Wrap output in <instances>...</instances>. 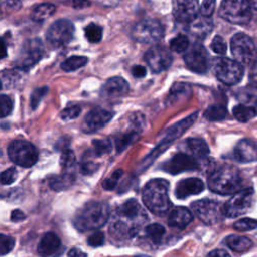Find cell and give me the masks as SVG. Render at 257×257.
I'll list each match as a JSON object with an SVG mask.
<instances>
[{"label":"cell","instance_id":"1","mask_svg":"<svg viewBox=\"0 0 257 257\" xmlns=\"http://www.w3.org/2000/svg\"><path fill=\"white\" fill-rule=\"evenodd\" d=\"M148 221V216L141 205L131 199L115 210L108 231L116 241H127L135 238L142 226Z\"/></svg>","mask_w":257,"mask_h":257},{"label":"cell","instance_id":"2","mask_svg":"<svg viewBox=\"0 0 257 257\" xmlns=\"http://www.w3.org/2000/svg\"><path fill=\"white\" fill-rule=\"evenodd\" d=\"M108 218V205L100 201H91L78 210L73 218V225L80 232L96 230L102 227Z\"/></svg>","mask_w":257,"mask_h":257},{"label":"cell","instance_id":"3","mask_svg":"<svg viewBox=\"0 0 257 257\" xmlns=\"http://www.w3.org/2000/svg\"><path fill=\"white\" fill-rule=\"evenodd\" d=\"M168 191L169 183L166 180H152L143 190V202L152 213L159 216L165 215L172 206Z\"/></svg>","mask_w":257,"mask_h":257},{"label":"cell","instance_id":"4","mask_svg":"<svg viewBox=\"0 0 257 257\" xmlns=\"http://www.w3.org/2000/svg\"><path fill=\"white\" fill-rule=\"evenodd\" d=\"M241 176L238 170L231 166H223L215 170L208 178L211 191L220 195H231L241 187Z\"/></svg>","mask_w":257,"mask_h":257},{"label":"cell","instance_id":"5","mask_svg":"<svg viewBox=\"0 0 257 257\" xmlns=\"http://www.w3.org/2000/svg\"><path fill=\"white\" fill-rule=\"evenodd\" d=\"M219 15L233 24H246L253 16L250 0H223Z\"/></svg>","mask_w":257,"mask_h":257},{"label":"cell","instance_id":"6","mask_svg":"<svg viewBox=\"0 0 257 257\" xmlns=\"http://www.w3.org/2000/svg\"><path fill=\"white\" fill-rule=\"evenodd\" d=\"M211 65L216 77L227 85L238 83L244 75L243 65L237 60L227 57H216L211 61Z\"/></svg>","mask_w":257,"mask_h":257},{"label":"cell","instance_id":"7","mask_svg":"<svg viewBox=\"0 0 257 257\" xmlns=\"http://www.w3.org/2000/svg\"><path fill=\"white\" fill-rule=\"evenodd\" d=\"M231 52L242 65L253 66L257 62V48L253 39L245 33H237L231 38Z\"/></svg>","mask_w":257,"mask_h":257},{"label":"cell","instance_id":"8","mask_svg":"<svg viewBox=\"0 0 257 257\" xmlns=\"http://www.w3.org/2000/svg\"><path fill=\"white\" fill-rule=\"evenodd\" d=\"M198 116V112H194L193 114H190L189 116H187L186 118L182 119L181 121H179L178 123H175L174 125H172L171 127L168 128V131L166 132V135L164 136V139L162 140V142L158 145V147L151 152V154L144 160V167L146 168L148 167L152 162H154V160L160 155L162 154L168 147H170V145L177 140L179 137H181L196 120Z\"/></svg>","mask_w":257,"mask_h":257},{"label":"cell","instance_id":"9","mask_svg":"<svg viewBox=\"0 0 257 257\" xmlns=\"http://www.w3.org/2000/svg\"><path fill=\"white\" fill-rule=\"evenodd\" d=\"M9 159L24 168L32 167L38 160L37 149L31 143L23 140L13 141L7 148Z\"/></svg>","mask_w":257,"mask_h":257},{"label":"cell","instance_id":"10","mask_svg":"<svg viewBox=\"0 0 257 257\" xmlns=\"http://www.w3.org/2000/svg\"><path fill=\"white\" fill-rule=\"evenodd\" d=\"M255 193L252 188H246L234 193V195L224 204V214L226 217H239L252 208Z\"/></svg>","mask_w":257,"mask_h":257},{"label":"cell","instance_id":"11","mask_svg":"<svg viewBox=\"0 0 257 257\" xmlns=\"http://www.w3.org/2000/svg\"><path fill=\"white\" fill-rule=\"evenodd\" d=\"M191 207L194 214L206 225L218 224L225 216L224 207L215 200H198L192 203Z\"/></svg>","mask_w":257,"mask_h":257},{"label":"cell","instance_id":"12","mask_svg":"<svg viewBox=\"0 0 257 257\" xmlns=\"http://www.w3.org/2000/svg\"><path fill=\"white\" fill-rule=\"evenodd\" d=\"M44 46L39 38H32L26 40L18 53L16 58V67L27 71L34 66L43 56Z\"/></svg>","mask_w":257,"mask_h":257},{"label":"cell","instance_id":"13","mask_svg":"<svg viewBox=\"0 0 257 257\" xmlns=\"http://www.w3.org/2000/svg\"><path fill=\"white\" fill-rule=\"evenodd\" d=\"M164 27L160 21L156 19H144L138 22L133 30V38L142 43H156L164 36Z\"/></svg>","mask_w":257,"mask_h":257},{"label":"cell","instance_id":"14","mask_svg":"<svg viewBox=\"0 0 257 257\" xmlns=\"http://www.w3.org/2000/svg\"><path fill=\"white\" fill-rule=\"evenodd\" d=\"M74 26L67 19H59L53 22L47 30L46 39L48 43L55 48L66 45L72 39Z\"/></svg>","mask_w":257,"mask_h":257},{"label":"cell","instance_id":"15","mask_svg":"<svg viewBox=\"0 0 257 257\" xmlns=\"http://www.w3.org/2000/svg\"><path fill=\"white\" fill-rule=\"evenodd\" d=\"M187 67L196 73H205L209 68V55L203 44L196 42L191 45L184 55Z\"/></svg>","mask_w":257,"mask_h":257},{"label":"cell","instance_id":"16","mask_svg":"<svg viewBox=\"0 0 257 257\" xmlns=\"http://www.w3.org/2000/svg\"><path fill=\"white\" fill-rule=\"evenodd\" d=\"M145 60L152 71L159 73L170 67L173 56L168 48L162 45H155L145 53Z\"/></svg>","mask_w":257,"mask_h":257},{"label":"cell","instance_id":"17","mask_svg":"<svg viewBox=\"0 0 257 257\" xmlns=\"http://www.w3.org/2000/svg\"><path fill=\"white\" fill-rule=\"evenodd\" d=\"M162 168L164 171L176 175L185 171L197 170L199 168V163L192 155L178 153L173 156L169 161L165 162Z\"/></svg>","mask_w":257,"mask_h":257},{"label":"cell","instance_id":"18","mask_svg":"<svg viewBox=\"0 0 257 257\" xmlns=\"http://www.w3.org/2000/svg\"><path fill=\"white\" fill-rule=\"evenodd\" d=\"M199 0H173V15L184 23H189L199 16Z\"/></svg>","mask_w":257,"mask_h":257},{"label":"cell","instance_id":"19","mask_svg":"<svg viewBox=\"0 0 257 257\" xmlns=\"http://www.w3.org/2000/svg\"><path fill=\"white\" fill-rule=\"evenodd\" d=\"M113 116L111 111L101 107L92 108L84 117L82 122V131L85 133H94L103 127Z\"/></svg>","mask_w":257,"mask_h":257},{"label":"cell","instance_id":"20","mask_svg":"<svg viewBox=\"0 0 257 257\" xmlns=\"http://www.w3.org/2000/svg\"><path fill=\"white\" fill-rule=\"evenodd\" d=\"M128 83L119 76H114L109 78L101 87L100 93L103 97L114 98L120 97L127 93L128 91Z\"/></svg>","mask_w":257,"mask_h":257},{"label":"cell","instance_id":"21","mask_svg":"<svg viewBox=\"0 0 257 257\" xmlns=\"http://www.w3.org/2000/svg\"><path fill=\"white\" fill-rule=\"evenodd\" d=\"M204 183L198 178H188L180 181L175 190V195L179 199H185L192 195H197L204 190Z\"/></svg>","mask_w":257,"mask_h":257},{"label":"cell","instance_id":"22","mask_svg":"<svg viewBox=\"0 0 257 257\" xmlns=\"http://www.w3.org/2000/svg\"><path fill=\"white\" fill-rule=\"evenodd\" d=\"M233 157L241 163L257 161V146L249 140H241L233 151Z\"/></svg>","mask_w":257,"mask_h":257},{"label":"cell","instance_id":"23","mask_svg":"<svg viewBox=\"0 0 257 257\" xmlns=\"http://www.w3.org/2000/svg\"><path fill=\"white\" fill-rule=\"evenodd\" d=\"M193 221L192 213L185 207H177L174 209L168 219V223L170 226L184 229Z\"/></svg>","mask_w":257,"mask_h":257},{"label":"cell","instance_id":"24","mask_svg":"<svg viewBox=\"0 0 257 257\" xmlns=\"http://www.w3.org/2000/svg\"><path fill=\"white\" fill-rule=\"evenodd\" d=\"M188 24H189V27H188L189 32L198 38L206 37L213 28V23L211 19L203 15L202 17L198 16Z\"/></svg>","mask_w":257,"mask_h":257},{"label":"cell","instance_id":"25","mask_svg":"<svg viewBox=\"0 0 257 257\" xmlns=\"http://www.w3.org/2000/svg\"><path fill=\"white\" fill-rule=\"evenodd\" d=\"M60 246V240L53 232H48L43 235L38 243L37 251L42 256H48L54 254Z\"/></svg>","mask_w":257,"mask_h":257},{"label":"cell","instance_id":"26","mask_svg":"<svg viewBox=\"0 0 257 257\" xmlns=\"http://www.w3.org/2000/svg\"><path fill=\"white\" fill-rule=\"evenodd\" d=\"M187 150L196 158H205L210 150L207 143L200 138H190L185 142Z\"/></svg>","mask_w":257,"mask_h":257},{"label":"cell","instance_id":"27","mask_svg":"<svg viewBox=\"0 0 257 257\" xmlns=\"http://www.w3.org/2000/svg\"><path fill=\"white\" fill-rule=\"evenodd\" d=\"M74 181H75V176L72 173L65 172L63 174L52 177L49 180V187L53 191L60 192V191L66 190L70 186H72Z\"/></svg>","mask_w":257,"mask_h":257},{"label":"cell","instance_id":"28","mask_svg":"<svg viewBox=\"0 0 257 257\" xmlns=\"http://www.w3.org/2000/svg\"><path fill=\"white\" fill-rule=\"evenodd\" d=\"M23 72H26L18 67L13 69H5L1 74L2 87H15L21 81L23 77Z\"/></svg>","mask_w":257,"mask_h":257},{"label":"cell","instance_id":"29","mask_svg":"<svg viewBox=\"0 0 257 257\" xmlns=\"http://www.w3.org/2000/svg\"><path fill=\"white\" fill-rule=\"evenodd\" d=\"M227 246L235 252H244L250 249L253 245L252 241L245 236L240 235H230L225 239Z\"/></svg>","mask_w":257,"mask_h":257},{"label":"cell","instance_id":"30","mask_svg":"<svg viewBox=\"0 0 257 257\" xmlns=\"http://www.w3.org/2000/svg\"><path fill=\"white\" fill-rule=\"evenodd\" d=\"M192 92L191 86L188 83L185 82H177L175 83L169 93V100L172 103H176L179 102L183 99H185V97H188Z\"/></svg>","mask_w":257,"mask_h":257},{"label":"cell","instance_id":"31","mask_svg":"<svg viewBox=\"0 0 257 257\" xmlns=\"http://www.w3.org/2000/svg\"><path fill=\"white\" fill-rule=\"evenodd\" d=\"M55 5L52 3H42L34 7L31 13V17L34 21L41 22L52 16L55 12Z\"/></svg>","mask_w":257,"mask_h":257},{"label":"cell","instance_id":"32","mask_svg":"<svg viewBox=\"0 0 257 257\" xmlns=\"http://www.w3.org/2000/svg\"><path fill=\"white\" fill-rule=\"evenodd\" d=\"M256 113L257 111L254 107L245 104H238L233 108L234 116L241 122L249 121L256 115Z\"/></svg>","mask_w":257,"mask_h":257},{"label":"cell","instance_id":"33","mask_svg":"<svg viewBox=\"0 0 257 257\" xmlns=\"http://www.w3.org/2000/svg\"><path fill=\"white\" fill-rule=\"evenodd\" d=\"M226 116H227V108L222 104H213L209 106L204 112V117L210 121L222 120Z\"/></svg>","mask_w":257,"mask_h":257},{"label":"cell","instance_id":"34","mask_svg":"<svg viewBox=\"0 0 257 257\" xmlns=\"http://www.w3.org/2000/svg\"><path fill=\"white\" fill-rule=\"evenodd\" d=\"M88 59L86 56H79V55H73L68 58H66L61 63V68L64 71H74L82 66H84L87 63Z\"/></svg>","mask_w":257,"mask_h":257},{"label":"cell","instance_id":"35","mask_svg":"<svg viewBox=\"0 0 257 257\" xmlns=\"http://www.w3.org/2000/svg\"><path fill=\"white\" fill-rule=\"evenodd\" d=\"M96 157L92 150L85 152L83 159L80 163V172L83 175H92L98 169V165L93 162L92 158Z\"/></svg>","mask_w":257,"mask_h":257},{"label":"cell","instance_id":"36","mask_svg":"<svg viewBox=\"0 0 257 257\" xmlns=\"http://www.w3.org/2000/svg\"><path fill=\"white\" fill-rule=\"evenodd\" d=\"M111 149H112V146L109 139L92 141V152L97 158L110 153Z\"/></svg>","mask_w":257,"mask_h":257},{"label":"cell","instance_id":"37","mask_svg":"<svg viewBox=\"0 0 257 257\" xmlns=\"http://www.w3.org/2000/svg\"><path fill=\"white\" fill-rule=\"evenodd\" d=\"M84 34L90 43L99 42L102 38V27L95 23H90L85 27Z\"/></svg>","mask_w":257,"mask_h":257},{"label":"cell","instance_id":"38","mask_svg":"<svg viewBox=\"0 0 257 257\" xmlns=\"http://www.w3.org/2000/svg\"><path fill=\"white\" fill-rule=\"evenodd\" d=\"M189 45V38L184 34H179L170 41V49L179 53L186 51Z\"/></svg>","mask_w":257,"mask_h":257},{"label":"cell","instance_id":"39","mask_svg":"<svg viewBox=\"0 0 257 257\" xmlns=\"http://www.w3.org/2000/svg\"><path fill=\"white\" fill-rule=\"evenodd\" d=\"M146 233H147V236L154 242H160L165 233H166V230L165 228L161 225V224H158V223H155V224H151V225H148L146 227Z\"/></svg>","mask_w":257,"mask_h":257},{"label":"cell","instance_id":"40","mask_svg":"<svg viewBox=\"0 0 257 257\" xmlns=\"http://www.w3.org/2000/svg\"><path fill=\"white\" fill-rule=\"evenodd\" d=\"M137 138V133L136 132H128L125 134H121L115 138V147H116V152H121L123 151L128 145H131L135 139Z\"/></svg>","mask_w":257,"mask_h":257},{"label":"cell","instance_id":"41","mask_svg":"<svg viewBox=\"0 0 257 257\" xmlns=\"http://www.w3.org/2000/svg\"><path fill=\"white\" fill-rule=\"evenodd\" d=\"M233 228L240 232L250 231L257 228V221L251 218H242L234 223Z\"/></svg>","mask_w":257,"mask_h":257},{"label":"cell","instance_id":"42","mask_svg":"<svg viewBox=\"0 0 257 257\" xmlns=\"http://www.w3.org/2000/svg\"><path fill=\"white\" fill-rule=\"evenodd\" d=\"M60 165L63 169L69 170L75 165V155L71 150H64L60 157Z\"/></svg>","mask_w":257,"mask_h":257},{"label":"cell","instance_id":"43","mask_svg":"<svg viewBox=\"0 0 257 257\" xmlns=\"http://www.w3.org/2000/svg\"><path fill=\"white\" fill-rule=\"evenodd\" d=\"M47 91H48L47 86L38 87L33 90V92L31 93V96H30V106L32 109H35L38 106V104L40 103L43 96L47 93Z\"/></svg>","mask_w":257,"mask_h":257},{"label":"cell","instance_id":"44","mask_svg":"<svg viewBox=\"0 0 257 257\" xmlns=\"http://www.w3.org/2000/svg\"><path fill=\"white\" fill-rule=\"evenodd\" d=\"M211 48L215 53L223 55L227 51V43L222 36L216 35L211 42Z\"/></svg>","mask_w":257,"mask_h":257},{"label":"cell","instance_id":"45","mask_svg":"<svg viewBox=\"0 0 257 257\" xmlns=\"http://www.w3.org/2000/svg\"><path fill=\"white\" fill-rule=\"evenodd\" d=\"M122 174H123V171H122L121 169L115 170V171L112 173V175H111L109 178H107V179L103 182V185H102L103 188H104L105 190H107V191H110V190L114 189L115 186L117 185V183H118L120 177L122 176Z\"/></svg>","mask_w":257,"mask_h":257},{"label":"cell","instance_id":"46","mask_svg":"<svg viewBox=\"0 0 257 257\" xmlns=\"http://www.w3.org/2000/svg\"><path fill=\"white\" fill-rule=\"evenodd\" d=\"M15 241L12 237L1 234L0 235V250H1V255H5L9 253L13 247H14Z\"/></svg>","mask_w":257,"mask_h":257},{"label":"cell","instance_id":"47","mask_svg":"<svg viewBox=\"0 0 257 257\" xmlns=\"http://www.w3.org/2000/svg\"><path fill=\"white\" fill-rule=\"evenodd\" d=\"M80 111H81V108L78 105H70L61 111L60 117L63 120L74 119L80 114Z\"/></svg>","mask_w":257,"mask_h":257},{"label":"cell","instance_id":"48","mask_svg":"<svg viewBox=\"0 0 257 257\" xmlns=\"http://www.w3.org/2000/svg\"><path fill=\"white\" fill-rule=\"evenodd\" d=\"M1 103V117H5L9 115L13 109V102L12 99L5 94H2L0 97Z\"/></svg>","mask_w":257,"mask_h":257},{"label":"cell","instance_id":"49","mask_svg":"<svg viewBox=\"0 0 257 257\" xmlns=\"http://www.w3.org/2000/svg\"><path fill=\"white\" fill-rule=\"evenodd\" d=\"M17 178V172L14 167H11L1 173V184L9 185L13 183Z\"/></svg>","mask_w":257,"mask_h":257},{"label":"cell","instance_id":"50","mask_svg":"<svg viewBox=\"0 0 257 257\" xmlns=\"http://www.w3.org/2000/svg\"><path fill=\"white\" fill-rule=\"evenodd\" d=\"M216 0H204L200 6V13L203 16L210 17L215 9Z\"/></svg>","mask_w":257,"mask_h":257},{"label":"cell","instance_id":"51","mask_svg":"<svg viewBox=\"0 0 257 257\" xmlns=\"http://www.w3.org/2000/svg\"><path fill=\"white\" fill-rule=\"evenodd\" d=\"M87 243L91 247H99V246H101L104 243V235H103V233L99 232V231H96V232L92 233L88 237Z\"/></svg>","mask_w":257,"mask_h":257},{"label":"cell","instance_id":"52","mask_svg":"<svg viewBox=\"0 0 257 257\" xmlns=\"http://www.w3.org/2000/svg\"><path fill=\"white\" fill-rule=\"evenodd\" d=\"M132 73L135 77H144L146 75V68L142 65H135L132 68Z\"/></svg>","mask_w":257,"mask_h":257},{"label":"cell","instance_id":"53","mask_svg":"<svg viewBox=\"0 0 257 257\" xmlns=\"http://www.w3.org/2000/svg\"><path fill=\"white\" fill-rule=\"evenodd\" d=\"M24 219H25V214L21 210L16 209L11 213V220L13 222H20Z\"/></svg>","mask_w":257,"mask_h":257},{"label":"cell","instance_id":"54","mask_svg":"<svg viewBox=\"0 0 257 257\" xmlns=\"http://www.w3.org/2000/svg\"><path fill=\"white\" fill-rule=\"evenodd\" d=\"M21 7L20 0H8L6 2V8L8 10H18Z\"/></svg>","mask_w":257,"mask_h":257},{"label":"cell","instance_id":"55","mask_svg":"<svg viewBox=\"0 0 257 257\" xmlns=\"http://www.w3.org/2000/svg\"><path fill=\"white\" fill-rule=\"evenodd\" d=\"M90 5V2L87 0H73L72 1V6L76 9H82L86 8Z\"/></svg>","mask_w":257,"mask_h":257},{"label":"cell","instance_id":"56","mask_svg":"<svg viewBox=\"0 0 257 257\" xmlns=\"http://www.w3.org/2000/svg\"><path fill=\"white\" fill-rule=\"evenodd\" d=\"M208 255H209V256H214V257H225V256H226V257H228V256H230V255H229V253H228L227 251L222 250V249L214 250V251L210 252Z\"/></svg>","mask_w":257,"mask_h":257},{"label":"cell","instance_id":"57","mask_svg":"<svg viewBox=\"0 0 257 257\" xmlns=\"http://www.w3.org/2000/svg\"><path fill=\"white\" fill-rule=\"evenodd\" d=\"M67 255L68 256H85L86 254L85 253H83V252H81L80 250H78V249H76V248H74V249H71L68 253H67Z\"/></svg>","mask_w":257,"mask_h":257},{"label":"cell","instance_id":"58","mask_svg":"<svg viewBox=\"0 0 257 257\" xmlns=\"http://www.w3.org/2000/svg\"><path fill=\"white\" fill-rule=\"evenodd\" d=\"M252 13L257 18V2L252 4Z\"/></svg>","mask_w":257,"mask_h":257}]
</instances>
